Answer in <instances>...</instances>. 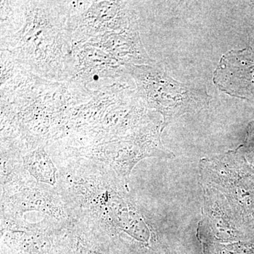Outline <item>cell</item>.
Masks as SVG:
<instances>
[{"instance_id":"10","label":"cell","mask_w":254,"mask_h":254,"mask_svg":"<svg viewBox=\"0 0 254 254\" xmlns=\"http://www.w3.org/2000/svg\"><path fill=\"white\" fill-rule=\"evenodd\" d=\"M23 166L38 182L54 185L56 168L43 146L30 152L23 158Z\"/></svg>"},{"instance_id":"12","label":"cell","mask_w":254,"mask_h":254,"mask_svg":"<svg viewBox=\"0 0 254 254\" xmlns=\"http://www.w3.org/2000/svg\"><path fill=\"white\" fill-rule=\"evenodd\" d=\"M239 146L247 161L254 168V120L247 126L245 141Z\"/></svg>"},{"instance_id":"8","label":"cell","mask_w":254,"mask_h":254,"mask_svg":"<svg viewBox=\"0 0 254 254\" xmlns=\"http://www.w3.org/2000/svg\"><path fill=\"white\" fill-rule=\"evenodd\" d=\"M86 44L99 48L118 60L124 66L155 63L145 51L138 25L93 37Z\"/></svg>"},{"instance_id":"9","label":"cell","mask_w":254,"mask_h":254,"mask_svg":"<svg viewBox=\"0 0 254 254\" xmlns=\"http://www.w3.org/2000/svg\"><path fill=\"white\" fill-rule=\"evenodd\" d=\"M123 68L118 60L99 48L86 43L73 47L71 76L85 86L100 78L117 77Z\"/></svg>"},{"instance_id":"6","label":"cell","mask_w":254,"mask_h":254,"mask_svg":"<svg viewBox=\"0 0 254 254\" xmlns=\"http://www.w3.org/2000/svg\"><path fill=\"white\" fill-rule=\"evenodd\" d=\"M203 207L200 223L212 240L218 243L253 241L225 195L213 187L200 182Z\"/></svg>"},{"instance_id":"1","label":"cell","mask_w":254,"mask_h":254,"mask_svg":"<svg viewBox=\"0 0 254 254\" xmlns=\"http://www.w3.org/2000/svg\"><path fill=\"white\" fill-rule=\"evenodd\" d=\"M24 23L9 38V52L39 77L71 76L73 42L66 1H26Z\"/></svg>"},{"instance_id":"13","label":"cell","mask_w":254,"mask_h":254,"mask_svg":"<svg viewBox=\"0 0 254 254\" xmlns=\"http://www.w3.org/2000/svg\"><path fill=\"white\" fill-rule=\"evenodd\" d=\"M246 24L248 30L249 36L254 39V1H247Z\"/></svg>"},{"instance_id":"3","label":"cell","mask_w":254,"mask_h":254,"mask_svg":"<svg viewBox=\"0 0 254 254\" xmlns=\"http://www.w3.org/2000/svg\"><path fill=\"white\" fill-rule=\"evenodd\" d=\"M200 182L225 195L254 240V168L240 146L200 162Z\"/></svg>"},{"instance_id":"2","label":"cell","mask_w":254,"mask_h":254,"mask_svg":"<svg viewBox=\"0 0 254 254\" xmlns=\"http://www.w3.org/2000/svg\"><path fill=\"white\" fill-rule=\"evenodd\" d=\"M136 83L138 97L148 109L163 116L161 131L185 114L195 113L210 104L211 96L205 86L177 81L156 63L125 66Z\"/></svg>"},{"instance_id":"7","label":"cell","mask_w":254,"mask_h":254,"mask_svg":"<svg viewBox=\"0 0 254 254\" xmlns=\"http://www.w3.org/2000/svg\"><path fill=\"white\" fill-rule=\"evenodd\" d=\"M213 83L219 90L254 103V50L249 45L230 50L222 55L213 73Z\"/></svg>"},{"instance_id":"4","label":"cell","mask_w":254,"mask_h":254,"mask_svg":"<svg viewBox=\"0 0 254 254\" xmlns=\"http://www.w3.org/2000/svg\"><path fill=\"white\" fill-rule=\"evenodd\" d=\"M161 126L162 123L149 120L125 136L95 147V153L108 161L127 182L132 169L142 159L175 158L173 152L162 143Z\"/></svg>"},{"instance_id":"11","label":"cell","mask_w":254,"mask_h":254,"mask_svg":"<svg viewBox=\"0 0 254 254\" xmlns=\"http://www.w3.org/2000/svg\"><path fill=\"white\" fill-rule=\"evenodd\" d=\"M197 237L203 245L205 254H254L253 241L218 243L212 240L199 227L197 230Z\"/></svg>"},{"instance_id":"5","label":"cell","mask_w":254,"mask_h":254,"mask_svg":"<svg viewBox=\"0 0 254 254\" xmlns=\"http://www.w3.org/2000/svg\"><path fill=\"white\" fill-rule=\"evenodd\" d=\"M136 25V13L127 1H92L89 7L70 18L73 44L77 46L93 37Z\"/></svg>"}]
</instances>
